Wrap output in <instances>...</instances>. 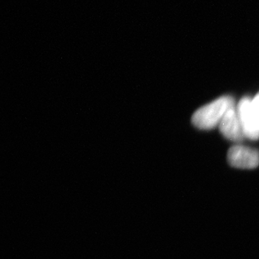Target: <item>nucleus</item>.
Returning a JSON list of instances; mask_svg holds the SVG:
<instances>
[{"instance_id": "nucleus-4", "label": "nucleus", "mask_w": 259, "mask_h": 259, "mask_svg": "<svg viewBox=\"0 0 259 259\" xmlns=\"http://www.w3.org/2000/svg\"><path fill=\"white\" fill-rule=\"evenodd\" d=\"M218 127L221 134L227 140H231L232 142H242V140L246 139L237 113V107L235 105L228 109Z\"/></svg>"}, {"instance_id": "nucleus-3", "label": "nucleus", "mask_w": 259, "mask_h": 259, "mask_svg": "<svg viewBox=\"0 0 259 259\" xmlns=\"http://www.w3.org/2000/svg\"><path fill=\"white\" fill-rule=\"evenodd\" d=\"M245 138L251 140L259 139V125L252 111V98L245 97L237 106Z\"/></svg>"}, {"instance_id": "nucleus-2", "label": "nucleus", "mask_w": 259, "mask_h": 259, "mask_svg": "<svg viewBox=\"0 0 259 259\" xmlns=\"http://www.w3.org/2000/svg\"><path fill=\"white\" fill-rule=\"evenodd\" d=\"M228 163L235 168L255 169L259 164V153L256 149L237 144L232 146L228 154Z\"/></svg>"}, {"instance_id": "nucleus-1", "label": "nucleus", "mask_w": 259, "mask_h": 259, "mask_svg": "<svg viewBox=\"0 0 259 259\" xmlns=\"http://www.w3.org/2000/svg\"><path fill=\"white\" fill-rule=\"evenodd\" d=\"M230 96H223L196 111L191 121L200 130H210L218 127L229 108L234 106Z\"/></svg>"}, {"instance_id": "nucleus-5", "label": "nucleus", "mask_w": 259, "mask_h": 259, "mask_svg": "<svg viewBox=\"0 0 259 259\" xmlns=\"http://www.w3.org/2000/svg\"><path fill=\"white\" fill-rule=\"evenodd\" d=\"M252 111L259 125V93L252 99Z\"/></svg>"}]
</instances>
